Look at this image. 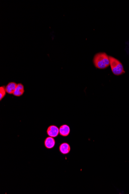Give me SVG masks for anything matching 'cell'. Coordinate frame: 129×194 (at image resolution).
Returning <instances> with one entry per match:
<instances>
[{"mask_svg":"<svg viewBox=\"0 0 129 194\" xmlns=\"http://www.w3.org/2000/svg\"><path fill=\"white\" fill-rule=\"evenodd\" d=\"M93 63L95 67L97 68L105 69L110 65L109 56L106 53H98L95 55Z\"/></svg>","mask_w":129,"mask_h":194,"instance_id":"1","label":"cell"},{"mask_svg":"<svg viewBox=\"0 0 129 194\" xmlns=\"http://www.w3.org/2000/svg\"><path fill=\"white\" fill-rule=\"evenodd\" d=\"M59 129L60 135L63 136H68L71 131L70 127L66 125H62Z\"/></svg>","mask_w":129,"mask_h":194,"instance_id":"4","label":"cell"},{"mask_svg":"<svg viewBox=\"0 0 129 194\" xmlns=\"http://www.w3.org/2000/svg\"><path fill=\"white\" fill-rule=\"evenodd\" d=\"M47 133L50 137H56L59 133V129L55 125H51L48 128Z\"/></svg>","mask_w":129,"mask_h":194,"instance_id":"3","label":"cell"},{"mask_svg":"<svg viewBox=\"0 0 129 194\" xmlns=\"http://www.w3.org/2000/svg\"><path fill=\"white\" fill-rule=\"evenodd\" d=\"M17 84L16 83L13 82L9 83L5 86L7 93L9 94H13L17 86Z\"/></svg>","mask_w":129,"mask_h":194,"instance_id":"8","label":"cell"},{"mask_svg":"<svg viewBox=\"0 0 129 194\" xmlns=\"http://www.w3.org/2000/svg\"><path fill=\"white\" fill-rule=\"evenodd\" d=\"M24 92V87L21 83H19L16 88L13 95L16 97H20L22 96Z\"/></svg>","mask_w":129,"mask_h":194,"instance_id":"6","label":"cell"},{"mask_svg":"<svg viewBox=\"0 0 129 194\" xmlns=\"http://www.w3.org/2000/svg\"><path fill=\"white\" fill-rule=\"evenodd\" d=\"M71 146L68 144L63 143L61 144L59 146V150L62 154H68L71 151Z\"/></svg>","mask_w":129,"mask_h":194,"instance_id":"5","label":"cell"},{"mask_svg":"<svg viewBox=\"0 0 129 194\" xmlns=\"http://www.w3.org/2000/svg\"><path fill=\"white\" fill-rule=\"evenodd\" d=\"M110 66L113 74L116 76L122 75L125 73L122 63L116 59L109 56Z\"/></svg>","mask_w":129,"mask_h":194,"instance_id":"2","label":"cell"},{"mask_svg":"<svg viewBox=\"0 0 129 194\" xmlns=\"http://www.w3.org/2000/svg\"><path fill=\"white\" fill-rule=\"evenodd\" d=\"M6 89L5 86H2L0 87V100H1L6 95Z\"/></svg>","mask_w":129,"mask_h":194,"instance_id":"9","label":"cell"},{"mask_svg":"<svg viewBox=\"0 0 129 194\" xmlns=\"http://www.w3.org/2000/svg\"><path fill=\"white\" fill-rule=\"evenodd\" d=\"M44 144H45V147L46 148L51 149L55 146V140L54 138L49 136L45 139Z\"/></svg>","mask_w":129,"mask_h":194,"instance_id":"7","label":"cell"}]
</instances>
